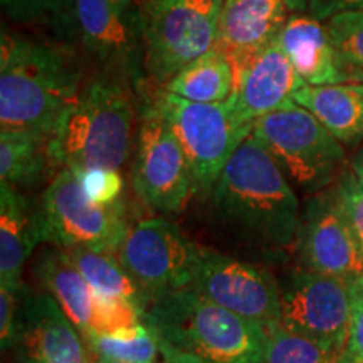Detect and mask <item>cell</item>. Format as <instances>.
Here are the masks:
<instances>
[{
  "mask_svg": "<svg viewBox=\"0 0 363 363\" xmlns=\"http://www.w3.org/2000/svg\"><path fill=\"white\" fill-rule=\"evenodd\" d=\"M115 256L148 298L192 288L201 246L174 222L145 219L131 225Z\"/></svg>",
  "mask_w": 363,
  "mask_h": 363,
  "instance_id": "obj_9",
  "label": "cell"
},
{
  "mask_svg": "<svg viewBox=\"0 0 363 363\" xmlns=\"http://www.w3.org/2000/svg\"><path fill=\"white\" fill-rule=\"evenodd\" d=\"M96 363H123V362L111 360V358H106V357H96Z\"/></svg>",
  "mask_w": 363,
  "mask_h": 363,
  "instance_id": "obj_38",
  "label": "cell"
},
{
  "mask_svg": "<svg viewBox=\"0 0 363 363\" xmlns=\"http://www.w3.org/2000/svg\"><path fill=\"white\" fill-rule=\"evenodd\" d=\"M310 2L311 0H286V4H288V7H289V12H293V13L308 11Z\"/></svg>",
  "mask_w": 363,
  "mask_h": 363,
  "instance_id": "obj_36",
  "label": "cell"
},
{
  "mask_svg": "<svg viewBox=\"0 0 363 363\" xmlns=\"http://www.w3.org/2000/svg\"><path fill=\"white\" fill-rule=\"evenodd\" d=\"M251 135L303 194L323 192L343 174V145L296 103L262 116Z\"/></svg>",
  "mask_w": 363,
  "mask_h": 363,
  "instance_id": "obj_6",
  "label": "cell"
},
{
  "mask_svg": "<svg viewBox=\"0 0 363 363\" xmlns=\"http://www.w3.org/2000/svg\"><path fill=\"white\" fill-rule=\"evenodd\" d=\"M333 190L363 256V185L350 170H345Z\"/></svg>",
  "mask_w": 363,
  "mask_h": 363,
  "instance_id": "obj_29",
  "label": "cell"
},
{
  "mask_svg": "<svg viewBox=\"0 0 363 363\" xmlns=\"http://www.w3.org/2000/svg\"><path fill=\"white\" fill-rule=\"evenodd\" d=\"M192 289L262 328L281 321V283L251 262L201 247Z\"/></svg>",
  "mask_w": 363,
  "mask_h": 363,
  "instance_id": "obj_11",
  "label": "cell"
},
{
  "mask_svg": "<svg viewBox=\"0 0 363 363\" xmlns=\"http://www.w3.org/2000/svg\"><path fill=\"white\" fill-rule=\"evenodd\" d=\"M289 19L286 0H224L219 16V48L230 61L238 83L249 62L276 43ZM235 89V88H234Z\"/></svg>",
  "mask_w": 363,
  "mask_h": 363,
  "instance_id": "obj_16",
  "label": "cell"
},
{
  "mask_svg": "<svg viewBox=\"0 0 363 363\" xmlns=\"http://www.w3.org/2000/svg\"><path fill=\"white\" fill-rule=\"evenodd\" d=\"M264 331L259 363H355L345 347L293 333L279 323L267 326Z\"/></svg>",
  "mask_w": 363,
  "mask_h": 363,
  "instance_id": "obj_25",
  "label": "cell"
},
{
  "mask_svg": "<svg viewBox=\"0 0 363 363\" xmlns=\"http://www.w3.org/2000/svg\"><path fill=\"white\" fill-rule=\"evenodd\" d=\"M160 352H162L163 363H206L202 360H197V358H194V357L185 355V353L172 350V348H169V347H163V345H160Z\"/></svg>",
  "mask_w": 363,
  "mask_h": 363,
  "instance_id": "obj_34",
  "label": "cell"
},
{
  "mask_svg": "<svg viewBox=\"0 0 363 363\" xmlns=\"http://www.w3.org/2000/svg\"><path fill=\"white\" fill-rule=\"evenodd\" d=\"M153 104L190 163L195 192L211 195L220 172L252 131L242 128L229 103H197L160 91Z\"/></svg>",
  "mask_w": 363,
  "mask_h": 363,
  "instance_id": "obj_7",
  "label": "cell"
},
{
  "mask_svg": "<svg viewBox=\"0 0 363 363\" xmlns=\"http://www.w3.org/2000/svg\"><path fill=\"white\" fill-rule=\"evenodd\" d=\"M81 93V69L71 52L2 29L0 130L52 140Z\"/></svg>",
  "mask_w": 363,
  "mask_h": 363,
  "instance_id": "obj_1",
  "label": "cell"
},
{
  "mask_svg": "<svg viewBox=\"0 0 363 363\" xmlns=\"http://www.w3.org/2000/svg\"><path fill=\"white\" fill-rule=\"evenodd\" d=\"M235 88L230 61L219 48L211 49L172 78L163 91L189 101L225 103Z\"/></svg>",
  "mask_w": 363,
  "mask_h": 363,
  "instance_id": "obj_23",
  "label": "cell"
},
{
  "mask_svg": "<svg viewBox=\"0 0 363 363\" xmlns=\"http://www.w3.org/2000/svg\"><path fill=\"white\" fill-rule=\"evenodd\" d=\"M350 172L357 177V180L363 185V147L358 150L350 160Z\"/></svg>",
  "mask_w": 363,
  "mask_h": 363,
  "instance_id": "obj_35",
  "label": "cell"
},
{
  "mask_svg": "<svg viewBox=\"0 0 363 363\" xmlns=\"http://www.w3.org/2000/svg\"><path fill=\"white\" fill-rule=\"evenodd\" d=\"M350 323L352 284L347 281L299 267L281 283L283 328L347 348Z\"/></svg>",
  "mask_w": 363,
  "mask_h": 363,
  "instance_id": "obj_12",
  "label": "cell"
},
{
  "mask_svg": "<svg viewBox=\"0 0 363 363\" xmlns=\"http://www.w3.org/2000/svg\"><path fill=\"white\" fill-rule=\"evenodd\" d=\"M43 242L61 249L88 247L116 254L130 227L123 206H104L89 197L78 177L59 169L39 203Z\"/></svg>",
  "mask_w": 363,
  "mask_h": 363,
  "instance_id": "obj_8",
  "label": "cell"
},
{
  "mask_svg": "<svg viewBox=\"0 0 363 363\" xmlns=\"http://www.w3.org/2000/svg\"><path fill=\"white\" fill-rule=\"evenodd\" d=\"M347 352L355 363H363V279L352 284V323Z\"/></svg>",
  "mask_w": 363,
  "mask_h": 363,
  "instance_id": "obj_32",
  "label": "cell"
},
{
  "mask_svg": "<svg viewBox=\"0 0 363 363\" xmlns=\"http://www.w3.org/2000/svg\"><path fill=\"white\" fill-rule=\"evenodd\" d=\"M38 242H43L39 207L21 190L0 184V283L22 284V269Z\"/></svg>",
  "mask_w": 363,
  "mask_h": 363,
  "instance_id": "obj_18",
  "label": "cell"
},
{
  "mask_svg": "<svg viewBox=\"0 0 363 363\" xmlns=\"http://www.w3.org/2000/svg\"><path fill=\"white\" fill-rule=\"evenodd\" d=\"M326 29L352 83H363V11L330 17Z\"/></svg>",
  "mask_w": 363,
  "mask_h": 363,
  "instance_id": "obj_28",
  "label": "cell"
},
{
  "mask_svg": "<svg viewBox=\"0 0 363 363\" xmlns=\"http://www.w3.org/2000/svg\"><path fill=\"white\" fill-rule=\"evenodd\" d=\"M162 363H163V360H162Z\"/></svg>",
  "mask_w": 363,
  "mask_h": 363,
  "instance_id": "obj_39",
  "label": "cell"
},
{
  "mask_svg": "<svg viewBox=\"0 0 363 363\" xmlns=\"http://www.w3.org/2000/svg\"><path fill=\"white\" fill-rule=\"evenodd\" d=\"M278 43L305 84L352 83L328 29L316 17L301 12L291 13L281 30Z\"/></svg>",
  "mask_w": 363,
  "mask_h": 363,
  "instance_id": "obj_17",
  "label": "cell"
},
{
  "mask_svg": "<svg viewBox=\"0 0 363 363\" xmlns=\"http://www.w3.org/2000/svg\"><path fill=\"white\" fill-rule=\"evenodd\" d=\"M131 182L138 197L162 214L184 211L195 194L187 157L153 103L143 111L136 135Z\"/></svg>",
  "mask_w": 363,
  "mask_h": 363,
  "instance_id": "obj_10",
  "label": "cell"
},
{
  "mask_svg": "<svg viewBox=\"0 0 363 363\" xmlns=\"http://www.w3.org/2000/svg\"><path fill=\"white\" fill-rule=\"evenodd\" d=\"M347 11H363V0H311L308 7L310 16L321 22Z\"/></svg>",
  "mask_w": 363,
  "mask_h": 363,
  "instance_id": "obj_33",
  "label": "cell"
},
{
  "mask_svg": "<svg viewBox=\"0 0 363 363\" xmlns=\"http://www.w3.org/2000/svg\"><path fill=\"white\" fill-rule=\"evenodd\" d=\"M293 99L342 145L363 142V83L305 84L294 93Z\"/></svg>",
  "mask_w": 363,
  "mask_h": 363,
  "instance_id": "obj_19",
  "label": "cell"
},
{
  "mask_svg": "<svg viewBox=\"0 0 363 363\" xmlns=\"http://www.w3.org/2000/svg\"><path fill=\"white\" fill-rule=\"evenodd\" d=\"M12 350L17 363H96L88 340L52 294L26 286Z\"/></svg>",
  "mask_w": 363,
  "mask_h": 363,
  "instance_id": "obj_14",
  "label": "cell"
},
{
  "mask_svg": "<svg viewBox=\"0 0 363 363\" xmlns=\"http://www.w3.org/2000/svg\"><path fill=\"white\" fill-rule=\"evenodd\" d=\"M113 4H115L116 11L120 12V16H123L125 19H128L130 11H131V4H133V0H113Z\"/></svg>",
  "mask_w": 363,
  "mask_h": 363,
  "instance_id": "obj_37",
  "label": "cell"
},
{
  "mask_svg": "<svg viewBox=\"0 0 363 363\" xmlns=\"http://www.w3.org/2000/svg\"><path fill=\"white\" fill-rule=\"evenodd\" d=\"M78 177L81 185L93 201L104 206L120 203L121 192H123V179L116 170H71Z\"/></svg>",
  "mask_w": 363,
  "mask_h": 363,
  "instance_id": "obj_30",
  "label": "cell"
},
{
  "mask_svg": "<svg viewBox=\"0 0 363 363\" xmlns=\"http://www.w3.org/2000/svg\"><path fill=\"white\" fill-rule=\"evenodd\" d=\"M94 293L101 296L123 298L145 311L148 298L121 266L115 254L93 251L88 247L62 249Z\"/></svg>",
  "mask_w": 363,
  "mask_h": 363,
  "instance_id": "obj_24",
  "label": "cell"
},
{
  "mask_svg": "<svg viewBox=\"0 0 363 363\" xmlns=\"http://www.w3.org/2000/svg\"><path fill=\"white\" fill-rule=\"evenodd\" d=\"M76 24L88 51L104 62L130 69L135 38L130 21L120 16L113 0H76Z\"/></svg>",
  "mask_w": 363,
  "mask_h": 363,
  "instance_id": "obj_20",
  "label": "cell"
},
{
  "mask_svg": "<svg viewBox=\"0 0 363 363\" xmlns=\"http://www.w3.org/2000/svg\"><path fill=\"white\" fill-rule=\"evenodd\" d=\"M133 123L135 106L125 84L104 76L91 81L51 140L54 165L120 172L130 155Z\"/></svg>",
  "mask_w": 363,
  "mask_h": 363,
  "instance_id": "obj_4",
  "label": "cell"
},
{
  "mask_svg": "<svg viewBox=\"0 0 363 363\" xmlns=\"http://www.w3.org/2000/svg\"><path fill=\"white\" fill-rule=\"evenodd\" d=\"M0 6L19 24L52 27L61 34L78 33L76 0H0Z\"/></svg>",
  "mask_w": 363,
  "mask_h": 363,
  "instance_id": "obj_27",
  "label": "cell"
},
{
  "mask_svg": "<svg viewBox=\"0 0 363 363\" xmlns=\"http://www.w3.org/2000/svg\"><path fill=\"white\" fill-rule=\"evenodd\" d=\"M211 201L217 217L247 242L272 251L296 246L301 222L296 192L252 135L220 172Z\"/></svg>",
  "mask_w": 363,
  "mask_h": 363,
  "instance_id": "obj_2",
  "label": "cell"
},
{
  "mask_svg": "<svg viewBox=\"0 0 363 363\" xmlns=\"http://www.w3.org/2000/svg\"><path fill=\"white\" fill-rule=\"evenodd\" d=\"M305 83L276 40L257 54L244 69L229 106L235 121L249 131L262 116L294 103V93Z\"/></svg>",
  "mask_w": 363,
  "mask_h": 363,
  "instance_id": "obj_15",
  "label": "cell"
},
{
  "mask_svg": "<svg viewBox=\"0 0 363 363\" xmlns=\"http://www.w3.org/2000/svg\"><path fill=\"white\" fill-rule=\"evenodd\" d=\"M224 0H142L143 67L163 88L185 66L216 48Z\"/></svg>",
  "mask_w": 363,
  "mask_h": 363,
  "instance_id": "obj_5",
  "label": "cell"
},
{
  "mask_svg": "<svg viewBox=\"0 0 363 363\" xmlns=\"http://www.w3.org/2000/svg\"><path fill=\"white\" fill-rule=\"evenodd\" d=\"M143 323L158 343L206 363H259L266 331L192 288L148 303Z\"/></svg>",
  "mask_w": 363,
  "mask_h": 363,
  "instance_id": "obj_3",
  "label": "cell"
},
{
  "mask_svg": "<svg viewBox=\"0 0 363 363\" xmlns=\"http://www.w3.org/2000/svg\"><path fill=\"white\" fill-rule=\"evenodd\" d=\"M35 274L88 340L96 313V294L66 252L61 247L44 251L35 262Z\"/></svg>",
  "mask_w": 363,
  "mask_h": 363,
  "instance_id": "obj_21",
  "label": "cell"
},
{
  "mask_svg": "<svg viewBox=\"0 0 363 363\" xmlns=\"http://www.w3.org/2000/svg\"><path fill=\"white\" fill-rule=\"evenodd\" d=\"M88 345L94 357L123 363H162L160 345L145 323L116 335H91Z\"/></svg>",
  "mask_w": 363,
  "mask_h": 363,
  "instance_id": "obj_26",
  "label": "cell"
},
{
  "mask_svg": "<svg viewBox=\"0 0 363 363\" xmlns=\"http://www.w3.org/2000/svg\"><path fill=\"white\" fill-rule=\"evenodd\" d=\"M51 167V138L19 130H0V184L21 190L38 185Z\"/></svg>",
  "mask_w": 363,
  "mask_h": 363,
  "instance_id": "obj_22",
  "label": "cell"
},
{
  "mask_svg": "<svg viewBox=\"0 0 363 363\" xmlns=\"http://www.w3.org/2000/svg\"><path fill=\"white\" fill-rule=\"evenodd\" d=\"M24 284L0 283V345L4 350H12L19 326Z\"/></svg>",
  "mask_w": 363,
  "mask_h": 363,
  "instance_id": "obj_31",
  "label": "cell"
},
{
  "mask_svg": "<svg viewBox=\"0 0 363 363\" xmlns=\"http://www.w3.org/2000/svg\"><path fill=\"white\" fill-rule=\"evenodd\" d=\"M296 252L303 269L347 281L363 279V256L333 189L310 195L301 208Z\"/></svg>",
  "mask_w": 363,
  "mask_h": 363,
  "instance_id": "obj_13",
  "label": "cell"
}]
</instances>
